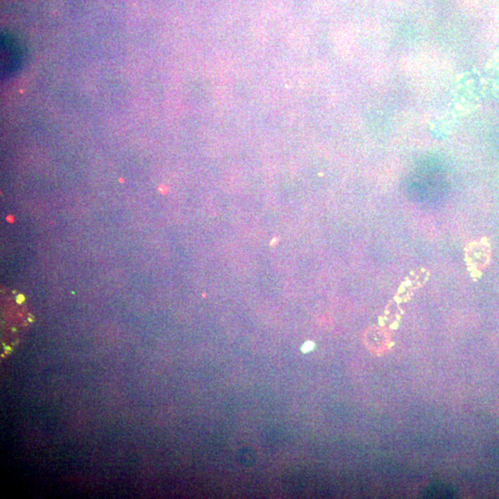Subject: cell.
<instances>
[{
	"mask_svg": "<svg viewBox=\"0 0 499 499\" xmlns=\"http://www.w3.org/2000/svg\"><path fill=\"white\" fill-rule=\"evenodd\" d=\"M22 63V51L19 42L12 36L2 35L1 37V72L2 77L7 78L19 71Z\"/></svg>",
	"mask_w": 499,
	"mask_h": 499,
	"instance_id": "6da1fadb",
	"label": "cell"
},
{
	"mask_svg": "<svg viewBox=\"0 0 499 499\" xmlns=\"http://www.w3.org/2000/svg\"><path fill=\"white\" fill-rule=\"evenodd\" d=\"M465 255L468 263L476 269L483 267L489 258V249L479 242H473L472 244H468Z\"/></svg>",
	"mask_w": 499,
	"mask_h": 499,
	"instance_id": "7a4b0ae2",
	"label": "cell"
},
{
	"mask_svg": "<svg viewBox=\"0 0 499 499\" xmlns=\"http://www.w3.org/2000/svg\"><path fill=\"white\" fill-rule=\"evenodd\" d=\"M456 493L454 491L453 489H451L450 487L445 486V484H434V486L428 487V489L425 490V492L423 493V496H425V498H451L453 496L455 495Z\"/></svg>",
	"mask_w": 499,
	"mask_h": 499,
	"instance_id": "3957f363",
	"label": "cell"
},
{
	"mask_svg": "<svg viewBox=\"0 0 499 499\" xmlns=\"http://www.w3.org/2000/svg\"><path fill=\"white\" fill-rule=\"evenodd\" d=\"M314 347V344L313 342H311V341L306 342L305 344L303 346V348H302L303 353H308V351L313 350Z\"/></svg>",
	"mask_w": 499,
	"mask_h": 499,
	"instance_id": "277c9868",
	"label": "cell"
},
{
	"mask_svg": "<svg viewBox=\"0 0 499 499\" xmlns=\"http://www.w3.org/2000/svg\"><path fill=\"white\" fill-rule=\"evenodd\" d=\"M277 241H278V238H274V239H273V241H272L271 244H270V245H271V246H274V245L276 244H277V242H276Z\"/></svg>",
	"mask_w": 499,
	"mask_h": 499,
	"instance_id": "5b68a950",
	"label": "cell"
}]
</instances>
